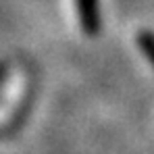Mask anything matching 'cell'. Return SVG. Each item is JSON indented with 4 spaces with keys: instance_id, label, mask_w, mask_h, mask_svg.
Listing matches in <instances>:
<instances>
[{
    "instance_id": "cell-1",
    "label": "cell",
    "mask_w": 154,
    "mask_h": 154,
    "mask_svg": "<svg viewBox=\"0 0 154 154\" xmlns=\"http://www.w3.org/2000/svg\"><path fill=\"white\" fill-rule=\"evenodd\" d=\"M25 85H27L25 75H15L11 79L6 94H4V100H2V106H0V123L11 121L13 112L17 108H21L23 98H25Z\"/></svg>"
},
{
    "instance_id": "cell-3",
    "label": "cell",
    "mask_w": 154,
    "mask_h": 154,
    "mask_svg": "<svg viewBox=\"0 0 154 154\" xmlns=\"http://www.w3.org/2000/svg\"><path fill=\"white\" fill-rule=\"evenodd\" d=\"M137 46L142 48V52L146 54V58L152 63V67H154V33L152 31H148V29L140 31V35H137Z\"/></svg>"
},
{
    "instance_id": "cell-2",
    "label": "cell",
    "mask_w": 154,
    "mask_h": 154,
    "mask_svg": "<svg viewBox=\"0 0 154 154\" xmlns=\"http://www.w3.org/2000/svg\"><path fill=\"white\" fill-rule=\"evenodd\" d=\"M79 25L85 35H98L102 17H100V0H75Z\"/></svg>"
}]
</instances>
